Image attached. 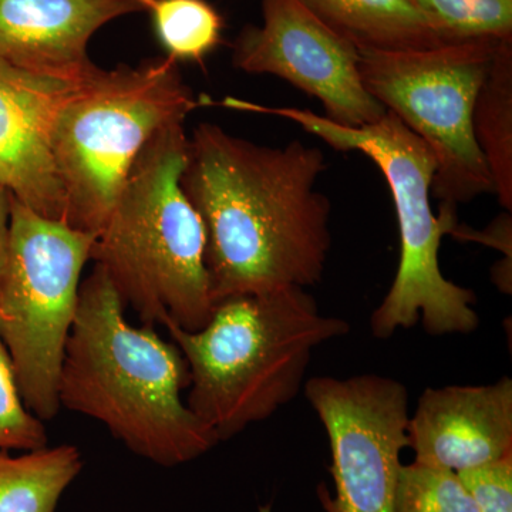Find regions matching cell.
<instances>
[{"instance_id":"cell-1","label":"cell","mask_w":512,"mask_h":512,"mask_svg":"<svg viewBox=\"0 0 512 512\" xmlns=\"http://www.w3.org/2000/svg\"><path fill=\"white\" fill-rule=\"evenodd\" d=\"M326 168L299 140L262 146L217 124L194 128L181 187L204 224L214 303L319 284L332 247V207L316 190Z\"/></svg>"},{"instance_id":"cell-2","label":"cell","mask_w":512,"mask_h":512,"mask_svg":"<svg viewBox=\"0 0 512 512\" xmlns=\"http://www.w3.org/2000/svg\"><path fill=\"white\" fill-rule=\"evenodd\" d=\"M124 309L109 276L94 266L64 352L60 407L99 421L157 466L191 463L220 440L183 399L190 386L183 352L153 326L128 323Z\"/></svg>"},{"instance_id":"cell-3","label":"cell","mask_w":512,"mask_h":512,"mask_svg":"<svg viewBox=\"0 0 512 512\" xmlns=\"http://www.w3.org/2000/svg\"><path fill=\"white\" fill-rule=\"evenodd\" d=\"M190 370L187 406L218 440L274 416L305 386L313 352L350 332L302 288L232 296L195 332L165 323Z\"/></svg>"},{"instance_id":"cell-4","label":"cell","mask_w":512,"mask_h":512,"mask_svg":"<svg viewBox=\"0 0 512 512\" xmlns=\"http://www.w3.org/2000/svg\"><path fill=\"white\" fill-rule=\"evenodd\" d=\"M184 123L158 131L138 154L92 256L124 308L146 326L174 323L195 332L215 303L205 265V228L181 187L187 164Z\"/></svg>"},{"instance_id":"cell-5","label":"cell","mask_w":512,"mask_h":512,"mask_svg":"<svg viewBox=\"0 0 512 512\" xmlns=\"http://www.w3.org/2000/svg\"><path fill=\"white\" fill-rule=\"evenodd\" d=\"M222 104L291 120L333 150L365 154L382 171L399 224L400 259L389 292L370 318L375 338L389 339L397 330L412 329L419 322L433 336L464 335L478 328L476 293L454 284L440 268L441 239L458 224L456 208L441 205L440 217L434 215L430 195L436 157L396 114L387 111L375 124L349 128L311 110L266 107L232 97Z\"/></svg>"},{"instance_id":"cell-6","label":"cell","mask_w":512,"mask_h":512,"mask_svg":"<svg viewBox=\"0 0 512 512\" xmlns=\"http://www.w3.org/2000/svg\"><path fill=\"white\" fill-rule=\"evenodd\" d=\"M202 104L167 56L113 70L96 66L77 82L50 137L64 221L96 237L148 141Z\"/></svg>"},{"instance_id":"cell-7","label":"cell","mask_w":512,"mask_h":512,"mask_svg":"<svg viewBox=\"0 0 512 512\" xmlns=\"http://www.w3.org/2000/svg\"><path fill=\"white\" fill-rule=\"evenodd\" d=\"M94 239L12 197L8 258L0 279V343L23 402L43 423L62 409L60 370Z\"/></svg>"},{"instance_id":"cell-8","label":"cell","mask_w":512,"mask_h":512,"mask_svg":"<svg viewBox=\"0 0 512 512\" xmlns=\"http://www.w3.org/2000/svg\"><path fill=\"white\" fill-rule=\"evenodd\" d=\"M500 42L463 40L410 52L359 50L367 92L433 151L437 167L431 194L446 207L494 194L474 136L473 113Z\"/></svg>"},{"instance_id":"cell-9","label":"cell","mask_w":512,"mask_h":512,"mask_svg":"<svg viewBox=\"0 0 512 512\" xmlns=\"http://www.w3.org/2000/svg\"><path fill=\"white\" fill-rule=\"evenodd\" d=\"M328 436L335 495L326 512H394L402 453L409 447V392L392 377H312L303 386Z\"/></svg>"},{"instance_id":"cell-10","label":"cell","mask_w":512,"mask_h":512,"mask_svg":"<svg viewBox=\"0 0 512 512\" xmlns=\"http://www.w3.org/2000/svg\"><path fill=\"white\" fill-rule=\"evenodd\" d=\"M262 25H248L232 43V66L272 74L320 101L339 126L375 124L387 113L363 86L359 50L323 25L298 0H261Z\"/></svg>"},{"instance_id":"cell-11","label":"cell","mask_w":512,"mask_h":512,"mask_svg":"<svg viewBox=\"0 0 512 512\" xmlns=\"http://www.w3.org/2000/svg\"><path fill=\"white\" fill-rule=\"evenodd\" d=\"M77 82L25 72L0 60V187L37 214L64 221L50 137Z\"/></svg>"},{"instance_id":"cell-12","label":"cell","mask_w":512,"mask_h":512,"mask_svg":"<svg viewBox=\"0 0 512 512\" xmlns=\"http://www.w3.org/2000/svg\"><path fill=\"white\" fill-rule=\"evenodd\" d=\"M414 463L468 470L512 454V380L429 387L409 420Z\"/></svg>"},{"instance_id":"cell-13","label":"cell","mask_w":512,"mask_h":512,"mask_svg":"<svg viewBox=\"0 0 512 512\" xmlns=\"http://www.w3.org/2000/svg\"><path fill=\"white\" fill-rule=\"evenodd\" d=\"M151 0H0V60L40 76L82 80L96 69L87 46L114 19Z\"/></svg>"},{"instance_id":"cell-14","label":"cell","mask_w":512,"mask_h":512,"mask_svg":"<svg viewBox=\"0 0 512 512\" xmlns=\"http://www.w3.org/2000/svg\"><path fill=\"white\" fill-rule=\"evenodd\" d=\"M298 2L357 50L410 52L451 43L414 6L412 0Z\"/></svg>"},{"instance_id":"cell-15","label":"cell","mask_w":512,"mask_h":512,"mask_svg":"<svg viewBox=\"0 0 512 512\" xmlns=\"http://www.w3.org/2000/svg\"><path fill=\"white\" fill-rule=\"evenodd\" d=\"M83 467L82 451L73 444L19 456L0 451V512H56Z\"/></svg>"},{"instance_id":"cell-16","label":"cell","mask_w":512,"mask_h":512,"mask_svg":"<svg viewBox=\"0 0 512 512\" xmlns=\"http://www.w3.org/2000/svg\"><path fill=\"white\" fill-rule=\"evenodd\" d=\"M474 136L493 178L494 194L512 210V37L501 40L473 113Z\"/></svg>"},{"instance_id":"cell-17","label":"cell","mask_w":512,"mask_h":512,"mask_svg":"<svg viewBox=\"0 0 512 512\" xmlns=\"http://www.w3.org/2000/svg\"><path fill=\"white\" fill-rule=\"evenodd\" d=\"M147 12L165 56L177 63H202L221 45L224 19L207 0H151Z\"/></svg>"},{"instance_id":"cell-18","label":"cell","mask_w":512,"mask_h":512,"mask_svg":"<svg viewBox=\"0 0 512 512\" xmlns=\"http://www.w3.org/2000/svg\"><path fill=\"white\" fill-rule=\"evenodd\" d=\"M448 42L512 37V0H412Z\"/></svg>"},{"instance_id":"cell-19","label":"cell","mask_w":512,"mask_h":512,"mask_svg":"<svg viewBox=\"0 0 512 512\" xmlns=\"http://www.w3.org/2000/svg\"><path fill=\"white\" fill-rule=\"evenodd\" d=\"M394 512H478L457 474L413 463L403 466Z\"/></svg>"},{"instance_id":"cell-20","label":"cell","mask_w":512,"mask_h":512,"mask_svg":"<svg viewBox=\"0 0 512 512\" xmlns=\"http://www.w3.org/2000/svg\"><path fill=\"white\" fill-rule=\"evenodd\" d=\"M49 446L45 423L29 412L12 363L0 343V451H32Z\"/></svg>"},{"instance_id":"cell-21","label":"cell","mask_w":512,"mask_h":512,"mask_svg":"<svg viewBox=\"0 0 512 512\" xmlns=\"http://www.w3.org/2000/svg\"><path fill=\"white\" fill-rule=\"evenodd\" d=\"M456 474L478 512H512V454Z\"/></svg>"},{"instance_id":"cell-22","label":"cell","mask_w":512,"mask_h":512,"mask_svg":"<svg viewBox=\"0 0 512 512\" xmlns=\"http://www.w3.org/2000/svg\"><path fill=\"white\" fill-rule=\"evenodd\" d=\"M451 235L457 238L471 239V241H480L483 244L503 251L507 258L511 259V212L501 215L494 221V224L485 232H476L473 229L461 228L456 225L451 231Z\"/></svg>"},{"instance_id":"cell-23","label":"cell","mask_w":512,"mask_h":512,"mask_svg":"<svg viewBox=\"0 0 512 512\" xmlns=\"http://www.w3.org/2000/svg\"><path fill=\"white\" fill-rule=\"evenodd\" d=\"M10 210H12V195L5 188L0 187V279L8 258Z\"/></svg>"}]
</instances>
